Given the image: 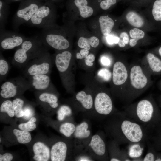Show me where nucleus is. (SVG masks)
Segmentation results:
<instances>
[{
	"label": "nucleus",
	"instance_id": "f257e3e1",
	"mask_svg": "<svg viewBox=\"0 0 161 161\" xmlns=\"http://www.w3.org/2000/svg\"><path fill=\"white\" fill-rule=\"evenodd\" d=\"M113 124L110 131L112 136L117 140L122 138L125 142L138 143L143 140L145 134L141 126L129 119H123Z\"/></svg>",
	"mask_w": 161,
	"mask_h": 161
},
{
	"label": "nucleus",
	"instance_id": "f03ea898",
	"mask_svg": "<svg viewBox=\"0 0 161 161\" xmlns=\"http://www.w3.org/2000/svg\"><path fill=\"white\" fill-rule=\"evenodd\" d=\"M46 51L47 46L39 37L26 38L16 51L13 61L17 65H22Z\"/></svg>",
	"mask_w": 161,
	"mask_h": 161
},
{
	"label": "nucleus",
	"instance_id": "7ed1b4c3",
	"mask_svg": "<svg viewBox=\"0 0 161 161\" xmlns=\"http://www.w3.org/2000/svg\"><path fill=\"white\" fill-rule=\"evenodd\" d=\"M43 4L40 0H24L19 5L13 19L14 27L28 23L39 7Z\"/></svg>",
	"mask_w": 161,
	"mask_h": 161
},
{
	"label": "nucleus",
	"instance_id": "20e7f679",
	"mask_svg": "<svg viewBox=\"0 0 161 161\" xmlns=\"http://www.w3.org/2000/svg\"><path fill=\"white\" fill-rule=\"evenodd\" d=\"M32 60L25 70L26 74L28 76L38 75H49L51 64L50 56L47 51Z\"/></svg>",
	"mask_w": 161,
	"mask_h": 161
},
{
	"label": "nucleus",
	"instance_id": "39448f33",
	"mask_svg": "<svg viewBox=\"0 0 161 161\" xmlns=\"http://www.w3.org/2000/svg\"><path fill=\"white\" fill-rule=\"evenodd\" d=\"M84 150L94 159L99 160H108L106 145L103 139L99 134L92 136Z\"/></svg>",
	"mask_w": 161,
	"mask_h": 161
},
{
	"label": "nucleus",
	"instance_id": "423d86ee",
	"mask_svg": "<svg viewBox=\"0 0 161 161\" xmlns=\"http://www.w3.org/2000/svg\"><path fill=\"white\" fill-rule=\"evenodd\" d=\"M52 6L51 2L46 1L39 7L27 23L43 29L51 26Z\"/></svg>",
	"mask_w": 161,
	"mask_h": 161
},
{
	"label": "nucleus",
	"instance_id": "0eeeda50",
	"mask_svg": "<svg viewBox=\"0 0 161 161\" xmlns=\"http://www.w3.org/2000/svg\"><path fill=\"white\" fill-rule=\"evenodd\" d=\"M39 37L46 46L57 50H64L70 46L69 42L64 35L54 33L48 27L43 29Z\"/></svg>",
	"mask_w": 161,
	"mask_h": 161
},
{
	"label": "nucleus",
	"instance_id": "6e6552de",
	"mask_svg": "<svg viewBox=\"0 0 161 161\" xmlns=\"http://www.w3.org/2000/svg\"><path fill=\"white\" fill-rule=\"evenodd\" d=\"M28 81L23 78H17L7 81L1 86L0 94L4 98L13 97L19 91L30 88Z\"/></svg>",
	"mask_w": 161,
	"mask_h": 161
},
{
	"label": "nucleus",
	"instance_id": "1a4fd4ad",
	"mask_svg": "<svg viewBox=\"0 0 161 161\" xmlns=\"http://www.w3.org/2000/svg\"><path fill=\"white\" fill-rule=\"evenodd\" d=\"M92 136L90 125L87 121H83L76 126L73 135L74 149H84Z\"/></svg>",
	"mask_w": 161,
	"mask_h": 161
},
{
	"label": "nucleus",
	"instance_id": "9d476101",
	"mask_svg": "<svg viewBox=\"0 0 161 161\" xmlns=\"http://www.w3.org/2000/svg\"><path fill=\"white\" fill-rule=\"evenodd\" d=\"M93 106L97 114L103 116L111 114L113 109L111 97L104 92H99L96 95L94 100Z\"/></svg>",
	"mask_w": 161,
	"mask_h": 161
},
{
	"label": "nucleus",
	"instance_id": "9b49d317",
	"mask_svg": "<svg viewBox=\"0 0 161 161\" xmlns=\"http://www.w3.org/2000/svg\"><path fill=\"white\" fill-rule=\"evenodd\" d=\"M154 107L149 100L143 99L138 102L136 106L134 116L139 121L147 123L152 118Z\"/></svg>",
	"mask_w": 161,
	"mask_h": 161
},
{
	"label": "nucleus",
	"instance_id": "f8f14e48",
	"mask_svg": "<svg viewBox=\"0 0 161 161\" xmlns=\"http://www.w3.org/2000/svg\"><path fill=\"white\" fill-rule=\"evenodd\" d=\"M26 38L17 32H1L0 34L1 48L3 50H9L19 47Z\"/></svg>",
	"mask_w": 161,
	"mask_h": 161
},
{
	"label": "nucleus",
	"instance_id": "ddd939ff",
	"mask_svg": "<svg viewBox=\"0 0 161 161\" xmlns=\"http://www.w3.org/2000/svg\"><path fill=\"white\" fill-rule=\"evenodd\" d=\"M129 78L131 86L137 90L143 89L148 82L146 76L139 65H135L131 67L130 72Z\"/></svg>",
	"mask_w": 161,
	"mask_h": 161
},
{
	"label": "nucleus",
	"instance_id": "4468645a",
	"mask_svg": "<svg viewBox=\"0 0 161 161\" xmlns=\"http://www.w3.org/2000/svg\"><path fill=\"white\" fill-rule=\"evenodd\" d=\"M128 78L126 68L122 62L117 61L114 64L112 73V81L114 85L120 86L123 84Z\"/></svg>",
	"mask_w": 161,
	"mask_h": 161
},
{
	"label": "nucleus",
	"instance_id": "2eb2a0df",
	"mask_svg": "<svg viewBox=\"0 0 161 161\" xmlns=\"http://www.w3.org/2000/svg\"><path fill=\"white\" fill-rule=\"evenodd\" d=\"M29 77L30 88L39 91H45L49 88L51 83L48 75H38Z\"/></svg>",
	"mask_w": 161,
	"mask_h": 161
},
{
	"label": "nucleus",
	"instance_id": "dca6fc26",
	"mask_svg": "<svg viewBox=\"0 0 161 161\" xmlns=\"http://www.w3.org/2000/svg\"><path fill=\"white\" fill-rule=\"evenodd\" d=\"M68 152V148L66 143L61 141L58 142L52 145L51 148V161H65Z\"/></svg>",
	"mask_w": 161,
	"mask_h": 161
},
{
	"label": "nucleus",
	"instance_id": "f3484780",
	"mask_svg": "<svg viewBox=\"0 0 161 161\" xmlns=\"http://www.w3.org/2000/svg\"><path fill=\"white\" fill-rule=\"evenodd\" d=\"M72 57L71 53L67 50L63 51L56 55L55 64L58 70L60 73H64L68 69Z\"/></svg>",
	"mask_w": 161,
	"mask_h": 161
},
{
	"label": "nucleus",
	"instance_id": "a211bd4d",
	"mask_svg": "<svg viewBox=\"0 0 161 161\" xmlns=\"http://www.w3.org/2000/svg\"><path fill=\"white\" fill-rule=\"evenodd\" d=\"M34 155L33 158L36 161H47L50 157V151L48 147L41 142L35 143L33 146Z\"/></svg>",
	"mask_w": 161,
	"mask_h": 161
},
{
	"label": "nucleus",
	"instance_id": "6ab92c4d",
	"mask_svg": "<svg viewBox=\"0 0 161 161\" xmlns=\"http://www.w3.org/2000/svg\"><path fill=\"white\" fill-rule=\"evenodd\" d=\"M75 98L85 109L90 110L93 108L94 100L91 95L87 94L84 91H81L76 94Z\"/></svg>",
	"mask_w": 161,
	"mask_h": 161
},
{
	"label": "nucleus",
	"instance_id": "aec40b11",
	"mask_svg": "<svg viewBox=\"0 0 161 161\" xmlns=\"http://www.w3.org/2000/svg\"><path fill=\"white\" fill-rule=\"evenodd\" d=\"M73 3L78 9L80 15L84 18L91 16L93 13L92 8L88 5L87 0H74Z\"/></svg>",
	"mask_w": 161,
	"mask_h": 161
},
{
	"label": "nucleus",
	"instance_id": "412c9836",
	"mask_svg": "<svg viewBox=\"0 0 161 161\" xmlns=\"http://www.w3.org/2000/svg\"><path fill=\"white\" fill-rule=\"evenodd\" d=\"M99 21L102 34L105 36L109 35L114 25L113 20L108 16H102L99 17Z\"/></svg>",
	"mask_w": 161,
	"mask_h": 161
},
{
	"label": "nucleus",
	"instance_id": "4be33fe9",
	"mask_svg": "<svg viewBox=\"0 0 161 161\" xmlns=\"http://www.w3.org/2000/svg\"><path fill=\"white\" fill-rule=\"evenodd\" d=\"M99 44V40L95 36H92L89 38L80 37L78 42L79 47L88 50L90 49V46L96 48L98 46Z\"/></svg>",
	"mask_w": 161,
	"mask_h": 161
},
{
	"label": "nucleus",
	"instance_id": "5701e85b",
	"mask_svg": "<svg viewBox=\"0 0 161 161\" xmlns=\"http://www.w3.org/2000/svg\"><path fill=\"white\" fill-rule=\"evenodd\" d=\"M39 99L41 101L48 104L52 108H56L58 106V98L53 94L47 92L42 93L39 96Z\"/></svg>",
	"mask_w": 161,
	"mask_h": 161
},
{
	"label": "nucleus",
	"instance_id": "b1692460",
	"mask_svg": "<svg viewBox=\"0 0 161 161\" xmlns=\"http://www.w3.org/2000/svg\"><path fill=\"white\" fill-rule=\"evenodd\" d=\"M126 17L129 23L134 27H140L144 24V21L142 18L134 11L129 12Z\"/></svg>",
	"mask_w": 161,
	"mask_h": 161
},
{
	"label": "nucleus",
	"instance_id": "393cba45",
	"mask_svg": "<svg viewBox=\"0 0 161 161\" xmlns=\"http://www.w3.org/2000/svg\"><path fill=\"white\" fill-rule=\"evenodd\" d=\"M147 59L151 69L154 72L161 71V60L152 53H149L147 55Z\"/></svg>",
	"mask_w": 161,
	"mask_h": 161
},
{
	"label": "nucleus",
	"instance_id": "a878e982",
	"mask_svg": "<svg viewBox=\"0 0 161 161\" xmlns=\"http://www.w3.org/2000/svg\"><path fill=\"white\" fill-rule=\"evenodd\" d=\"M13 132L16 137L18 141L20 143H27L31 140V135L29 131L14 129Z\"/></svg>",
	"mask_w": 161,
	"mask_h": 161
},
{
	"label": "nucleus",
	"instance_id": "bb28decb",
	"mask_svg": "<svg viewBox=\"0 0 161 161\" xmlns=\"http://www.w3.org/2000/svg\"><path fill=\"white\" fill-rule=\"evenodd\" d=\"M76 126L73 123L66 122L61 124L59 127L60 132L67 137L73 136Z\"/></svg>",
	"mask_w": 161,
	"mask_h": 161
},
{
	"label": "nucleus",
	"instance_id": "cd10ccee",
	"mask_svg": "<svg viewBox=\"0 0 161 161\" xmlns=\"http://www.w3.org/2000/svg\"><path fill=\"white\" fill-rule=\"evenodd\" d=\"M15 115L17 118H20L24 116L23 107L24 104L23 100L20 98H16L12 101Z\"/></svg>",
	"mask_w": 161,
	"mask_h": 161
},
{
	"label": "nucleus",
	"instance_id": "c85d7f7f",
	"mask_svg": "<svg viewBox=\"0 0 161 161\" xmlns=\"http://www.w3.org/2000/svg\"><path fill=\"white\" fill-rule=\"evenodd\" d=\"M57 118L59 121H62L66 117L70 116L72 114L71 108L66 105H63L58 109L57 112Z\"/></svg>",
	"mask_w": 161,
	"mask_h": 161
},
{
	"label": "nucleus",
	"instance_id": "c756f323",
	"mask_svg": "<svg viewBox=\"0 0 161 161\" xmlns=\"http://www.w3.org/2000/svg\"><path fill=\"white\" fill-rule=\"evenodd\" d=\"M0 111L1 112H6L11 117H13L15 115L13 103L10 100H5L2 103L0 108Z\"/></svg>",
	"mask_w": 161,
	"mask_h": 161
},
{
	"label": "nucleus",
	"instance_id": "7c9ffc66",
	"mask_svg": "<svg viewBox=\"0 0 161 161\" xmlns=\"http://www.w3.org/2000/svg\"><path fill=\"white\" fill-rule=\"evenodd\" d=\"M36 121V118L32 117L28 122L20 124L18 127L21 130L31 131L34 130L36 127V125L35 123Z\"/></svg>",
	"mask_w": 161,
	"mask_h": 161
},
{
	"label": "nucleus",
	"instance_id": "2f4dec72",
	"mask_svg": "<svg viewBox=\"0 0 161 161\" xmlns=\"http://www.w3.org/2000/svg\"><path fill=\"white\" fill-rule=\"evenodd\" d=\"M8 12V4L3 0H0V18L1 25H4Z\"/></svg>",
	"mask_w": 161,
	"mask_h": 161
},
{
	"label": "nucleus",
	"instance_id": "473e14b6",
	"mask_svg": "<svg viewBox=\"0 0 161 161\" xmlns=\"http://www.w3.org/2000/svg\"><path fill=\"white\" fill-rule=\"evenodd\" d=\"M152 14L154 19L157 21H161V0H156L154 2Z\"/></svg>",
	"mask_w": 161,
	"mask_h": 161
},
{
	"label": "nucleus",
	"instance_id": "72a5a7b5",
	"mask_svg": "<svg viewBox=\"0 0 161 161\" xmlns=\"http://www.w3.org/2000/svg\"><path fill=\"white\" fill-rule=\"evenodd\" d=\"M98 76L104 81L109 80L112 77V74L110 71L106 68H102L97 72Z\"/></svg>",
	"mask_w": 161,
	"mask_h": 161
},
{
	"label": "nucleus",
	"instance_id": "f704fd0d",
	"mask_svg": "<svg viewBox=\"0 0 161 161\" xmlns=\"http://www.w3.org/2000/svg\"><path fill=\"white\" fill-rule=\"evenodd\" d=\"M129 33L131 38L137 40L143 38L145 36L144 32L137 28H134L131 30Z\"/></svg>",
	"mask_w": 161,
	"mask_h": 161
},
{
	"label": "nucleus",
	"instance_id": "c9c22d12",
	"mask_svg": "<svg viewBox=\"0 0 161 161\" xmlns=\"http://www.w3.org/2000/svg\"><path fill=\"white\" fill-rule=\"evenodd\" d=\"M137 143L133 145V146L130 148L129 155L131 158H137L140 156L141 154L137 152L142 153V150H138L143 149V148H141L140 146Z\"/></svg>",
	"mask_w": 161,
	"mask_h": 161
},
{
	"label": "nucleus",
	"instance_id": "e433bc0d",
	"mask_svg": "<svg viewBox=\"0 0 161 161\" xmlns=\"http://www.w3.org/2000/svg\"><path fill=\"white\" fill-rule=\"evenodd\" d=\"M9 69L8 64L4 58L0 59V75L1 76L5 75L8 73Z\"/></svg>",
	"mask_w": 161,
	"mask_h": 161
},
{
	"label": "nucleus",
	"instance_id": "4c0bfd02",
	"mask_svg": "<svg viewBox=\"0 0 161 161\" xmlns=\"http://www.w3.org/2000/svg\"><path fill=\"white\" fill-rule=\"evenodd\" d=\"M117 0H103L100 4V8L103 10H106L113 5L115 4Z\"/></svg>",
	"mask_w": 161,
	"mask_h": 161
},
{
	"label": "nucleus",
	"instance_id": "58836bf2",
	"mask_svg": "<svg viewBox=\"0 0 161 161\" xmlns=\"http://www.w3.org/2000/svg\"><path fill=\"white\" fill-rule=\"evenodd\" d=\"M107 36L106 41L109 44L112 45L118 44L120 39L119 37L109 34Z\"/></svg>",
	"mask_w": 161,
	"mask_h": 161
},
{
	"label": "nucleus",
	"instance_id": "ea45409f",
	"mask_svg": "<svg viewBox=\"0 0 161 161\" xmlns=\"http://www.w3.org/2000/svg\"><path fill=\"white\" fill-rule=\"evenodd\" d=\"M85 62L86 64L89 66H92L93 65V62L95 60V56L92 54H89L85 58Z\"/></svg>",
	"mask_w": 161,
	"mask_h": 161
},
{
	"label": "nucleus",
	"instance_id": "a19ab883",
	"mask_svg": "<svg viewBox=\"0 0 161 161\" xmlns=\"http://www.w3.org/2000/svg\"><path fill=\"white\" fill-rule=\"evenodd\" d=\"M89 53V50L83 49L80 51V52L77 53L76 57L78 59H82L87 56Z\"/></svg>",
	"mask_w": 161,
	"mask_h": 161
},
{
	"label": "nucleus",
	"instance_id": "79ce46f5",
	"mask_svg": "<svg viewBox=\"0 0 161 161\" xmlns=\"http://www.w3.org/2000/svg\"><path fill=\"white\" fill-rule=\"evenodd\" d=\"M13 159L12 155L9 153H6L3 155L0 154V161H10Z\"/></svg>",
	"mask_w": 161,
	"mask_h": 161
},
{
	"label": "nucleus",
	"instance_id": "37998d69",
	"mask_svg": "<svg viewBox=\"0 0 161 161\" xmlns=\"http://www.w3.org/2000/svg\"><path fill=\"white\" fill-rule=\"evenodd\" d=\"M100 62L103 65L105 66H109L111 64L110 59L106 56L101 57L100 59Z\"/></svg>",
	"mask_w": 161,
	"mask_h": 161
},
{
	"label": "nucleus",
	"instance_id": "c03bdc74",
	"mask_svg": "<svg viewBox=\"0 0 161 161\" xmlns=\"http://www.w3.org/2000/svg\"><path fill=\"white\" fill-rule=\"evenodd\" d=\"M143 161H153L155 160V156L151 152L148 153L143 159Z\"/></svg>",
	"mask_w": 161,
	"mask_h": 161
},
{
	"label": "nucleus",
	"instance_id": "a18cd8bd",
	"mask_svg": "<svg viewBox=\"0 0 161 161\" xmlns=\"http://www.w3.org/2000/svg\"><path fill=\"white\" fill-rule=\"evenodd\" d=\"M120 38L121 39L125 44H127L129 39L128 35L125 32L121 33L120 35Z\"/></svg>",
	"mask_w": 161,
	"mask_h": 161
},
{
	"label": "nucleus",
	"instance_id": "49530a36",
	"mask_svg": "<svg viewBox=\"0 0 161 161\" xmlns=\"http://www.w3.org/2000/svg\"><path fill=\"white\" fill-rule=\"evenodd\" d=\"M23 111L24 113V116H25V117H28L29 116L30 114L31 111L29 108L27 107L24 108Z\"/></svg>",
	"mask_w": 161,
	"mask_h": 161
},
{
	"label": "nucleus",
	"instance_id": "de8ad7c7",
	"mask_svg": "<svg viewBox=\"0 0 161 161\" xmlns=\"http://www.w3.org/2000/svg\"><path fill=\"white\" fill-rule=\"evenodd\" d=\"M137 40L133 38L130 39L129 42V45L132 47L134 46L137 44Z\"/></svg>",
	"mask_w": 161,
	"mask_h": 161
},
{
	"label": "nucleus",
	"instance_id": "09e8293b",
	"mask_svg": "<svg viewBox=\"0 0 161 161\" xmlns=\"http://www.w3.org/2000/svg\"><path fill=\"white\" fill-rule=\"evenodd\" d=\"M119 46L120 47H124L126 45V44L120 38L119 42L118 43Z\"/></svg>",
	"mask_w": 161,
	"mask_h": 161
},
{
	"label": "nucleus",
	"instance_id": "8fccbe9b",
	"mask_svg": "<svg viewBox=\"0 0 161 161\" xmlns=\"http://www.w3.org/2000/svg\"><path fill=\"white\" fill-rule=\"evenodd\" d=\"M3 0L7 4H8L14 1H21L22 0Z\"/></svg>",
	"mask_w": 161,
	"mask_h": 161
},
{
	"label": "nucleus",
	"instance_id": "3c124183",
	"mask_svg": "<svg viewBox=\"0 0 161 161\" xmlns=\"http://www.w3.org/2000/svg\"><path fill=\"white\" fill-rule=\"evenodd\" d=\"M158 52L160 55L161 56V47L159 49Z\"/></svg>",
	"mask_w": 161,
	"mask_h": 161
},
{
	"label": "nucleus",
	"instance_id": "603ef678",
	"mask_svg": "<svg viewBox=\"0 0 161 161\" xmlns=\"http://www.w3.org/2000/svg\"><path fill=\"white\" fill-rule=\"evenodd\" d=\"M155 161H161V159L160 158H158L155 160Z\"/></svg>",
	"mask_w": 161,
	"mask_h": 161
},
{
	"label": "nucleus",
	"instance_id": "864d4df0",
	"mask_svg": "<svg viewBox=\"0 0 161 161\" xmlns=\"http://www.w3.org/2000/svg\"></svg>",
	"mask_w": 161,
	"mask_h": 161
}]
</instances>
